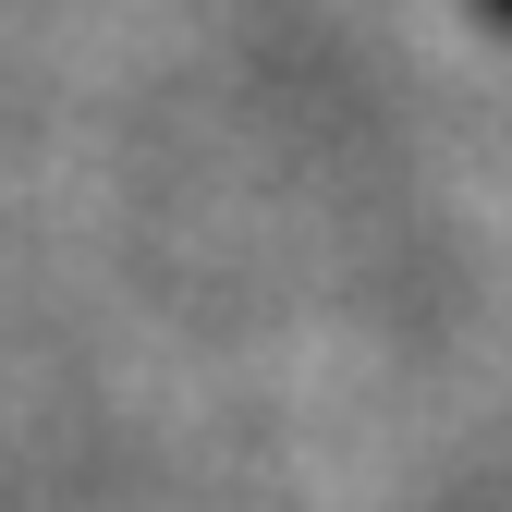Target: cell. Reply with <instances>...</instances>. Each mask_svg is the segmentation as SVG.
<instances>
[{
	"label": "cell",
	"instance_id": "cell-1",
	"mask_svg": "<svg viewBox=\"0 0 512 512\" xmlns=\"http://www.w3.org/2000/svg\"><path fill=\"white\" fill-rule=\"evenodd\" d=\"M500 13H512V0H500Z\"/></svg>",
	"mask_w": 512,
	"mask_h": 512
}]
</instances>
